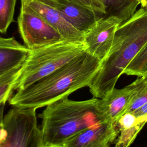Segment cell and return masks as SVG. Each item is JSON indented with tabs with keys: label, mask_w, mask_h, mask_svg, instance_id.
Instances as JSON below:
<instances>
[{
	"label": "cell",
	"mask_w": 147,
	"mask_h": 147,
	"mask_svg": "<svg viewBox=\"0 0 147 147\" xmlns=\"http://www.w3.org/2000/svg\"><path fill=\"white\" fill-rule=\"evenodd\" d=\"M101 63L86 50L53 73L17 91L9 99V102L13 107L21 108L37 109L47 106L88 86Z\"/></svg>",
	"instance_id": "obj_1"
},
{
	"label": "cell",
	"mask_w": 147,
	"mask_h": 147,
	"mask_svg": "<svg viewBox=\"0 0 147 147\" xmlns=\"http://www.w3.org/2000/svg\"><path fill=\"white\" fill-rule=\"evenodd\" d=\"M147 43V10L141 8L117 29L111 51L88 86L102 99L115 86L125 69Z\"/></svg>",
	"instance_id": "obj_2"
},
{
	"label": "cell",
	"mask_w": 147,
	"mask_h": 147,
	"mask_svg": "<svg viewBox=\"0 0 147 147\" xmlns=\"http://www.w3.org/2000/svg\"><path fill=\"white\" fill-rule=\"evenodd\" d=\"M99 100L65 97L47 106L40 115L42 147H62L73 136L105 121L98 109Z\"/></svg>",
	"instance_id": "obj_3"
},
{
	"label": "cell",
	"mask_w": 147,
	"mask_h": 147,
	"mask_svg": "<svg viewBox=\"0 0 147 147\" xmlns=\"http://www.w3.org/2000/svg\"><path fill=\"white\" fill-rule=\"evenodd\" d=\"M82 41L63 40L30 49L14 84V90L26 88L59 69L86 51Z\"/></svg>",
	"instance_id": "obj_4"
},
{
	"label": "cell",
	"mask_w": 147,
	"mask_h": 147,
	"mask_svg": "<svg viewBox=\"0 0 147 147\" xmlns=\"http://www.w3.org/2000/svg\"><path fill=\"white\" fill-rule=\"evenodd\" d=\"M36 110L14 107L8 111L3 118L6 136L0 147H42Z\"/></svg>",
	"instance_id": "obj_5"
},
{
	"label": "cell",
	"mask_w": 147,
	"mask_h": 147,
	"mask_svg": "<svg viewBox=\"0 0 147 147\" xmlns=\"http://www.w3.org/2000/svg\"><path fill=\"white\" fill-rule=\"evenodd\" d=\"M18 27L25 45L29 49L65 40L55 29L22 2L18 17Z\"/></svg>",
	"instance_id": "obj_6"
},
{
	"label": "cell",
	"mask_w": 147,
	"mask_h": 147,
	"mask_svg": "<svg viewBox=\"0 0 147 147\" xmlns=\"http://www.w3.org/2000/svg\"><path fill=\"white\" fill-rule=\"evenodd\" d=\"M146 85L144 78L138 77L122 88L115 87L104 98L99 99L98 109L104 121L117 123L127 111L134 97Z\"/></svg>",
	"instance_id": "obj_7"
},
{
	"label": "cell",
	"mask_w": 147,
	"mask_h": 147,
	"mask_svg": "<svg viewBox=\"0 0 147 147\" xmlns=\"http://www.w3.org/2000/svg\"><path fill=\"white\" fill-rule=\"evenodd\" d=\"M121 21L114 16H103L84 34L83 42L87 51L102 61L109 55L116 31Z\"/></svg>",
	"instance_id": "obj_8"
},
{
	"label": "cell",
	"mask_w": 147,
	"mask_h": 147,
	"mask_svg": "<svg viewBox=\"0 0 147 147\" xmlns=\"http://www.w3.org/2000/svg\"><path fill=\"white\" fill-rule=\"evenodd\" d=\"M57 10L72 26L84 34L103 17L94 10L71 0H39Z\"/></svg>",
	"instance_id": "obj_9"
},
{
	"label": "cell",
	"mask_w": 147,
	"mask_h": 147,
	"mask_svg": "<svg viewBox=\"0 0 147 147\" xmlns=\"http://www.w3.org/2000/svg\"><path fill=\"white\" fill-rule=\"evenodd\" d=\"M118 134L116 123L103 121L73 136L62 147H110Z\"/></svg>",
	"instance_id": "obj_10"
},
{
	"label": "cell",
	"mask_w": 147,
	"mask_h": 147,
	"mask_svg": "<svg viewBox=\"0 0 147 147\" xmlns=\"http://www.w3.org/2000/svg\"><path fill=\"white\" fill-rule=\"evenodd\" d=\"M21 2L55 29L64 39L83 42L84 34L72 26L53 7L39 0H21Z\"/></svg>",
	"instance_id": "obj_11"
},
{
	"label": "cell",
	"mask_w": 147,
	"mask_h": 147,
	"mask_svg": "<svg viewBox=\"0 0 147 147\" xmlns=\"http://www.w3.org/2000/svg\"><path fill=\"white\" fill-rule=\"evenodd\" d=\"M30 52L14 37H0V76L22 65Z\"/></svg>",
	"instance_id": "obj_12"
},
{
	"label": "cell",
	"mask_w": 147,
	"mask_h": 147,
	"mask_svg": "<svg viewBox=\"0 0 147 147\" xmlns=\"http://www.w3.org/2000/svg\"><path fill=\"white\" fill-rule=\"evenodd\" d=\"M146 123L138 119L133 113H125L117 122L119 134L115 147H130Z\"/></svg>",
	"instance_id": "obj_13"
},
{
	"label": "cell",
	"mask_w": 147,
	"mask_h": 147,
	"mask_svg": "<svg viewBox=\"0 0 147 147\" xmlns=\"http://www.w3.org/2000/svg\"><path fill=\"white\" fill-rule=\"evenodd\" d=\"M105 7L106 17L114 16L121 24L130 18L136 11L141 0H98Z\"/></svg>",
	"instance_id": "obj_14"
},
{
	"label": "cell",
	"mask_w": 147,
	"mask_h": 147,
	"mask_svg": "<svg viewBox=\"0 0 147 147\" xmlns=\"http://www.w3.org/2000/svg\"><path fill=\"white\" fill-rule=\"evenodd\" d=\"M147 73V43L125 69L123 74L141 77Z\"/></svg>",
	"instance_id": "obj_15"
},
{
	"label": "cell",
	"mask_w": 147,
	"mask_h": 147,
	"mask_svg": "<svg viewBox=\"0 0 147 147\" xmlns=\"http://www.w3.org/2000/svg\"><path fill=\"white\" fill-rule=\"evenodd\" d=\"M22 66L17 67L0 76V103L6 102L11 96L14 84Z\"/></svg>",
	"instance_id": "obj_16"
},
{
	"label": "cell",
	"mask_w": 147,
	"mask_h": 147,
	"mask_svg": "<svg viewBox=\"0 0 147 147\" xmlns=\"http://www.w3.org/2000/svg\"><path fill=\"white\" fill-rule=\"evenodd\" d=\"M17 0H0V33H6L13 21Z\"/></svg>",
	"instance_id": "obj_17"
},
{
	"label": "cell",
	"mask_w": 147,
	"mask_h": 147,
	"mask_svg": "<svg viewBox=\"0 0 147 147\" xmlns=\"http://www.w3.org/2000/svg\"><path fill=\"white\" fill-rule=\"evenodd\" d=\"M146 103H147V85L134 97L126 113H133Z\"/></svg>",
	"instance_id": "obj_18"
},
{
	"label": "cell",
	"mask_w": 147,
	"mask_h": 147,
	"mask_svg": "<svg viewBox=\"0 0 147 147\" xmlns=\"http://www.w3.org/2000/svg\"><path fill=\"white\" fill-rule=\"evenodd\" d=\"M82 5H83L97 12L98 13L105 16L106 11L103 6L98 0H71Z\"/></svg>",
	"instance_id": "obj_19"
},
{
	"label": "cell",
	"mask_w": 147,
	"mask_h": 147,
	"mask_svg": "<svg viewBox=\"0 0 147 147\" xmlns=\"http://www.w3.org/2000/svg\"><path fill=\"white\" fill-rule=\"evenodd\" d=\"M133 113L138 119L142 120L145 117L147 116V103H146L145 105H144Z\"/></svg>",
	"instance_id": "obj_20"
},
{
	"label": "cell",
	"mask_w": 147,
	"mask_h": 147,
	"mask_svg": "<svg viewBox=\"0 0 147 147\" xmlns=\"http://www.w3.org/2000/svg\"><path fill=\"white\" fill-rule=\"evenodd\" d=\"M6 136V131L3 126V122L0 124V145Z\"/></svg>",
	"instance_id": "obj_21"
},
{
	"label": "cell",
	"mask_w": 147,
	"mask_h": 147,
	"mask_svg": "<svg viewBox=\"0 0 147 147\" xmlns=\"http://www.w3.org/2000/svg\"><path fill=\"white\" fill-rule=\"evenodd\" d=\"M6 102H2L0 103V124L3 122V113Z\"/></svg>",
	"instance_id": "obj_22"
},
{
	"label": "cell",
	"mask_w": 147,
	"mask_h": 147,
	"mask_svg": "<svg viewBox=\"0 0 147 147\" xmlns=\"http://www.w3.org/2000/svg\"><path fill=\"white\" fill-rule=\"evenodd\" d=\"M141 7L145 9L147 7V0H141Z\"/></svg>",
	"instance_id": "obj_23"
},
{
	"label": "cell",
	"mask_w": 147,
	"mask_h": 147,
	"mask_svg": "<svg viewBox=\"0 0 147 147\" xmlns=\"http://www.w3.org/2000/svg\"><path fill=\"white\" fill-rule=\"evenodd\" d=\"M141 77H142L144 78V79L145 80V81L147 83V73H146L144 76H142Z\"/></svg>",
	"instance_id": "obj_24"
},
{
	"label": "cell",
	"mask_w": 147,
	"mask_h": 147,
	"mask_svg": "<svg viewBox=\"0 0 147 147\" xmlns=\"http://www.w3.org/2000/svg\"><path fill=\"white\" fill-rule=\"evenodd\" d=\"M145 9H146V10H147V7H146V8H145Z\"/></svg>",
	"instance_id": "obj_25"
}]
</instances>
